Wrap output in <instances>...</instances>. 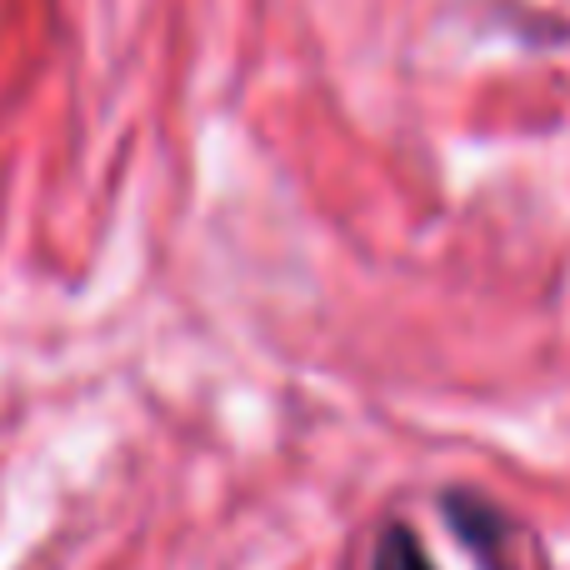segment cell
Returning <instances> with one entry per match:
<instances>
[{
  "instance_id": "1",
  "label": "cell",
  "mask_w": 570,
  "mask_h": 570,
  "mask_svg": "<svg viewBox=\"0 0 570 570\" xmlns=\"http://www.w3.org/2000/svg\"><path fill=\"white\" fill-rule=\"evenodd\" d=\"M371 570H431V561H425L415 531H405V525H391V531L375 541V566Z\"/></svg>"
}]
</instances>
